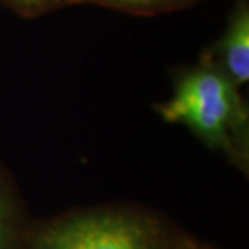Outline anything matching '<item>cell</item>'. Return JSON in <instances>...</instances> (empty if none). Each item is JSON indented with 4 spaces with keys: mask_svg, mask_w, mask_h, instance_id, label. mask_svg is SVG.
Returning <instances> with one entry per match:
<instances>
[{
    "mask_svg": "<svg viewBox=\"0 0 249 249\" xmlns=\"http://www.w3.org/2000/svg\"><path fill=\"white\" fill-rule=\"evenodd\" d=\"M165 122L183 123L211 147L235 156L246 142L248 115L240 86L202 55L177 78L173 96L157 107Z\"/></svg>",
    "mask_w": 249,
    "mask_h": 249,
    "instance_id": "1",
    "label": "cell"
},
{
    "mask_svg": "<svg viewBox=\"0 0 249 249\" xmlns=\"http://www.w3.org/2000/svg\"><path fill=\"white\" fill-rule=\"evenodd\" d=\"M33 249H157V238L131 213L92 212L47 228Z\"/></svg>",
    "mask_w": 249,
    "mask_h": 249,
    "instance_id": "2",
    "label": "cell"
},
{
    "mask_svg": "<svg viewBox=\"0 0 249 249\" xmlns=\"http://www.w3.org/2000/svg\"><path fill=\"white\" fill-rule=\"evenodd\" d=\"M215 63L236 86L249 79V3L238 0L220 39L204 53Z\"/></svg>",
    "mask_w": 249,
    "mask_h": 249,
    "instance_id": "3",
    "label": "cell"
},
{
    "mask_svg": "<svg viewBox=\"0 0 249 249\" xmlns=\"http://www.w3.org/2000/svg\"><path fill=\"white\" fill-rule=\"evenodd\" d=\"M81 2L102 5V7L123 10L129 13H159L180 8L183 5L191 3L193 0H81Z\"/></svg>",
    "mask_w": 249,
    "mask_h": 249,
    "instance_id": "4",
    "label": "cell"
},
{
    "mask_svg": "<svg viewBox=\"0 0 249 249\" xmlns=\"http://www.w3.org/2000/svg\"><path fill=\"white\" fill-rule=\"evenodd\" d=\"M3 2L24 17H36V15L52 12L65 5L78 3L81 0H3Z\"/></svg>",
    "mask_w": 249,
    "mask_h": 249,
    "instance_id": "5",
    "label": "cell"
},
{
    "mask_svg": "<svg viewBox=\"0 0 249 249\" xmlns=\"http://www.w3.org/2000/svg\"><path fill=\"white\" fill-rule=\"evenodd\" d=\"M7 241V211H5V202L0 193V249L5 248Z\"/></svg>",
    "mask_w": 249,
    "mask_h": 249,
    "instance_id": "6",
    "label": "cell"
}]
</instances>
